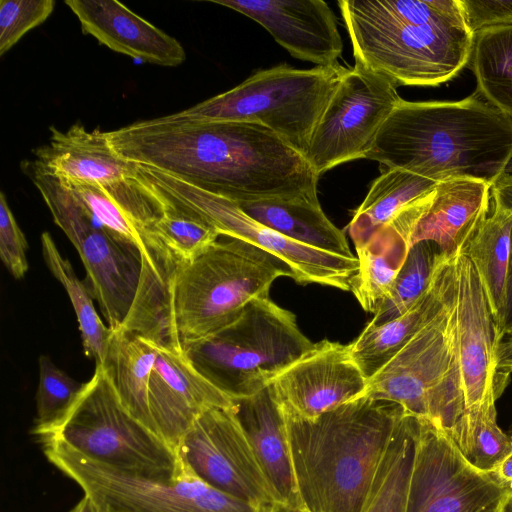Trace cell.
I'll list each match as a JSON object with an SVG mask.
<instances>
[{
	"mask_svg": "<svg viewBox=\"0 0 512 512\" xmlns=\"http://www.w3.org/2000/svg\"><path fill=\"white\" fill-rule=\"evenodd\" d=\"M125 160L155 168L237 204L318 198V175L279 135L251 122L165 116L107 131Z\"/></svg>",
	"mask_w": 512,
	"mask_h": 512,
	"instance_id": "cell-1",
	"label": "cell"
},
{
	"mask_svg": "<svg viewBox=\"0 0 512 512\" xmlns=\"http://www.w3.org/2000/svg\"><path fill=\"white\" fill-rule=\"evenodd\" d=\"M366 159L437 183L469 178L492 186L512 160V116L476 91L459 101L402 100Z\"/></svg>",
	"mask_w": 512,
	"mask_h": 512,
	"instance_id": "cell-2",
	"label": "cell"
},
{
	"mask_svg": "<svg viewBox=\"0 0 512 512\" xmlns=\"http://www.w3.org/2000/svg\"><path fill=\"white\" fill-rule=\"evenodd\" d=\"M355 64L396 87L437 86L471 58L474 34L460 0H341Z\"/></svg>",
	"mask_w": 512,
	"mask_h": 512,
	"instance_id": "cell-3",
	"label": "cell"
},
{
	"mask_svg": "<svg viewBox=\"0 0 512 512\" xmlns=\"http://www.w3.org/2000/svg\"><path fill=\"white\" fill-rule=\"evenodd\" d=\"M404 413L396 403L360 397L313 420L283 414L301 507L362 512Z\"/></svg>",
	"mask_w": 512,
	"mask_h": 512,
	"instance_id": "cell-4",
	"label": "cell"
},
{
	"mask_svg": "<svg viewBox=\"0 0 512 512\" xmlns=\"http://www.w3.org/2000/svg\"><path fill=\"white\" fill-rule=\"evenodd\" d=\"M280 277L293 278L283 260L247 241L221 235L199 256L181 262L171 279L170 345L181 347L229 324L253 300L269 297Z\"/></svg>",
	"mask_w": 512,
	"mask_h": 512,
	"instance_id": "cell-5",
	"label": "cell"
},
{
	"mask_svg": "<svg viewBox=\"0 0 512 512\" xmlns=\"http://www.w3.org/2000/svg\"><path fill=\"white\" fill-rule=\"evenodd\" d=\"M296 316L269 297L229 324L181 344L194 368L232 400L253 396L313 346Z\"/></svg>",
	"mask_w": 512,
	"mask_h": 512,
	"instance_id": "cell-6",
	"label": "cell"
},
{
	"mask_svg": "<svg viewBox=\"0 0 512 512\" xmlns=\"http://www.w3.org/2000/svg\"><path fill=\"white\" fill-rule=\"evenodd\" d=\"M348 69L339 63L310 69L281 64L259 70L234 88L165 117L183 122L257 123L305 156L313 131Z\"/></svg>",
	"mask_w": 512,
	"mask_h": 512,
	"instance_id": "cell-7",
	"label": "cell"
},
{
	"mask_svg": "<svg viewBox=\"0 0 512 512\" xmlns=\"http://www.w3.org/2000/svg\"><path fill=\"white\" fill-rule=\"evenodd\" d=\"M36 438L148 478L172 479L181 471L176 450L128 412L102 365L67 414Z\"/></svg>",
	"mask_w": 512,
	"mask_h": 512,
	"instance_id": "cell-8",
	"label": "cell"
},
{
	"mask_svg": "<svg viewBox=\"0 0 512 512\" xmlns=\"http://www.w3.org/2000/svg\"><path fill=\"white\" fill-rule=\"evenodd\" d=\"M360 397L396 403L446 431L454 426L466 409L454 299L368 379Z\"/></svg>",
	"mask_w": 512,
	"mask_h": 512,
	"instance_id": "cell-9",
	"label": "cell"
},
{
	"mask_svg": "<svg viewBox=\"0 0 512 512\" xmlns=\"http://www.w3.org/2000/svg\"><path fill=\"white\" fill-rule=\"evenodd\" d=\"M21 168L40 192L55 224L76 248L89 289L108 327L120 329L139 284V248L109 232L59 178L36 160L22 161Z\"/></svg>",
	"mask_w": 512,
	"mask_h": 512,
	"instance_id": "cell-10",
	"label": "cell"
},
{
	"mask_svg": "<svg viewBox=\"0 0 512 512\" xmlns=\"http://www.w3.org/2000/svg\"><path fill=\"white\" fill-rule=\"evenodd\" d=\"M40 444L47 460L92 499L98 512H272L273 505L216 490L182 464L174 478L155 479L96 462L59 443Z\"/></svg>",
	"mask_w": 512,
	"mask_h": 512,
	"instance_id": "cell-11",
	"label": "cell"
},
{
	"mask_svg": "<svg viewBox=\"0 0 512 512\" xmlns=\"http://www.w3.org/2000/svg\"><path fill=\"white\" fill-rule=\"evenodd\" d=\"M138 171L173 205L201 217L221 235L247 241L283 260L297 283L351 291L359 270L357 256L305 246L259 223L229 199L155 168L138 164Z\"/></svg>",
	"mask_w": 512,
	"mask_h": 512,
	"instance_id": "cell-12",
	"label": "cell"
},
{
	"mask_svg": "<svg viewBox=\"0 0 512 512\" xmlns=\"http://www.w3.org/2000/svg\"><path fill=\"white\" fill-rule=\"evenodd\" d=\"M403 99L387 78L355 64L340 80L311 136L306 159L318 177L366 158L391 112Z\"/></svg>",
	"mask_w": 512,
	"mask_h": 512,
	"instance_id": "cell-13",
	"label": "cell"
},
{
	"mask_svg": "<svg viewBox=\"0 0 512 512\" xmlns=\"http://www.w3.org/2000/svg\"><path fill=\"white\" fill-rule=\"evenodd\" d=\"M418 420L406 512H504L512 494L473 466L445 429Z\"/></svg>",
	"mask_w": 512,
	"mask_h": 512,
	"instance_id": "cell-14",
	"label": "cell"
},
{
	"mask_svg": "<svg viewBox=\"0 0 512 512\" xmlns=\"http://www.w3.org/2000/svg\"><path fill=\"white\" fill-rule=\"evenodd\" d=\"M176 453L188 471L216 490L256 505L276 504L232 407L200 414Z\"/></svg>",
	"mask_w": 512,
	"mask_h": 512,
	"instance_id": "cell-15",
	"label": "cell"
},
{
	"mask_svg": "<svg viewBox=\"0 0 512 512\" xmlns=\"http://www.w3.org/2000/svg\"><path fill=\"white\" fill-rule=\"evenodd\" d=\"M367 382L351 344L325 339L314 343L268 388L283 414L313 420L359 398Z\"/></svg>",
	"mask_w": 512,
	"mask_h": 512,
	"instance_id": "cell-16",
	"label": "cell"
},
{
	"mask_svg": "<svg viewBox=\"0 0 512 512\" xmlns=\"http://www.w3.org/2000/svg\"><path fill=\"white\" fill-rule=\"evenodd\" d=\"M454 314L466 409L480 404L495 387L504 389L506 373L496 366L498 327L478 273L464 248L454 260Z\"/></svg>",
	"mask_w": 512,
	"mask_h": 512,
	"instance_id": "cell-17",
	"label": "cell"
},
{
	"mask_svg": "<svg viewBox=\"0 0 512 512\" xmlns=\"http://www.w3.org/2000/svg\"><path fill=\"white\" fill-rule=\"evenodd\" d=\"M61 181L102 226L139 248L142 266L161 263L166 245L153 227L164 216L168 202L139 172L108 183Z\"/></svg>",
	"mask_w": 512,
	"mask_h": 512,
	"instance_id": "cell-18",
	"label": "cell"
},
{
	"mask_svg": "<svg viewBox=\"0 0 512 512\" xmlns=\"http://www.w3.org/2000/svg\"><path fill=\"white\" fill-rule=\"evenodd\" d=\"M157 345L148 402L154 433L176 450L204 411L231 408L233 400L204 378L181 347Z\"/></svg>",
	"mask_w": 512,
	"mask_h": 512,
	"instance_id": "cell-19",
	"label": "cell"
},
{
	"mask_svg": "<svg viewBox=\"0 0 512 512\" xmlns=\"http://www.w3.org/2000/svg\"><path fill=\"white\" fill-rule=\"evenodd\" d=\"M254 20L294 58L338 63L343 50L335 15L322 0H213Z\"/></svg>",
	"mask_w": 512,
	"mask_h": 512,
	"instance_id": "cell-20",
	"label": "cell"
},
{
	"mask_svg": "<svg viewBox=\"0 0 512 512\" xmlns=\"http://www.w3.org/2000/svg\"><path fill=\"white\" fill-rule=\"evenodd\" d=\"M491 184L459 178L439 182L411 206L410 247L434 243L441 254L455 258L489 215Z\"/></svg>",
	"mask_w": 512,
	"mask_h": 512,
	"instance_id": "cell-21",
	"label": "cell"
},
{
	"mask_svg": "<svg viewBox=\"0 0 512 512\" xmlns=\"http://www.w3.org/2000/svg\"><path fill=\"white\" fill-rule=\"evenodd\" d=\"M84 34L109 49L146 63L176 67L186 60L182 44L116 0H66Z\"/></svg>",
	"mask_w": 512,
	"mask_h": 512,
	"instance_id": "cell-22",
	"label": "cell"
},
{
	"mask_svg": "<svg viewBox=\"0 0 512 512\" xmlns=\"http://www.w3.org/2000/svg\"><path fill=\"white\" fill-rule=\"evenodd\" d=\"M232 410L276 503L301 507L285 418L269 388L233 400Z\"/></svg>",
	"mask_w": 512,
	"mask_h": 512,
	"instance_id": "cell-23",
	"label": "cell"
},
{
	"mask_svg": "<svg viewBox=\"0 0 512 512\" xmlns=\"http://www.w3.org/2000/svg\"><path fill=\"white\" fill-rule=\"evenodd\" d=\"M455 258L443 256L430 286L404 314L382 325H370L352 342V355L369 379L452 302Z\"/></svg>",
	"mask_w": 512,
	"mask_h": 512,
	"instance_id": "cell-24",
	"label": "cell"
},
{
	"mask_svg": "<svg viewBox=\"0 0 512 512\" xmlns=\"http://www.w3.org/2000/svg\"><path fill=\"white\" fill-rule=\"evenodd\" d=\"M33 152L47 172L63 181L108 183L138 175L137 164L113 150L106 132L88 131L80 122L66 131L50 127L48 143Z\"/></svg>",
	"mask_w": 512,
	"mask_h": 512,
	"instance_id": "cell-25",
	"label": "cell"
},
{
	"mask_svg": "<svg viewBox=\"0 0 512 512\" xmlns=\"http://www.w3.org/2000/svg\"><path fill=\"white\" fill-rule=\"evenodd\" d=\"M251 218L305 246L354 257L347 238L322 210L318 198L274 199L238 204Z\"/></svg>",
	"mask_w": 512,
	"mask_h": 512,
	"instance_id": "cell-26",
	"label": "cell"
},
{
	"mask_svg": "<svg viewBox=\"0 0 512 512\" xmlns=\"http://www.w3.org/2000/svg\"><path fill=\"white\" fill-rule=\"evenodd\" d=\"M156 356V343L123 329L111 330L102 364L122 405L152 432L148 391Z\"/></svg>",
	"mask_w": 512,
	"mask_h": 512,
	"instance_id": "cell-27",
	"label": "cell"
},
{
	"mask_svg": "<svg viewBox=\"0 0 512 512\" xmlns=\"http://www.w3.org/2000/svg\"><path fill=\"white\" fill-rule=\"evenodd\" d=\"M438 183L409 171L386 168L372 182L355 210L348 231L355 249L364 246L405 207L429 193Z\"/></svg>",
	"mask_w": 512,
	"mask_h": 512,
	"instance_id": "cell-28",
	"label": "cell"
},
{
	"mask_svg": "<svg viewBox=\"0 0 512 512\" xmlns=\"http://www.w3.org/2000/svg\"><path fill=\"white\" fill-rule=\"evenodd\" d=\"M409 249L408 236L392 225L384 226L356 249L359 270L351 292L366 312L374 314L381 305Z\"/></svg>",
	"mask_w": 512,
	"mask_h": 512,
	"instance_id": "cell-29",
	"label": "cell"
},
{
	"mask_svg": "<svg viewBox=\"0 0 512 512\" xmlns=\"http://www.w3.org/2000/svg\"><path fill=\"white\" fill-rule=\"evenodd\" d=\"M511 228L512 215L493 207L492 213L465 248L478 273L499 333L509 267Z\"/></svg>",
	"mask_w": 512,
	"mask_h": 512,
	"instance_id": "cell-30",
	"label": "cell"
},
{
	"mask_svg": "<svg viewBox=\"0 0 512 512\" xmlns=\"http://www.w3.org/2000/svg\"><path fill=\"white\" fill-rule=\"evenodd\" d=\"M419 420H399L379 464L362 512H406Z\"/></svg>",
	"mask_w": 512,
	"mask_h": 512,
	"instance_id": "cell-31",
	"label": "cell"
},
{
	"mask_svg": "<svg viewBox=\"0 0 512 512\" xmlns=\"http://www.w3.org/2000/svg\"><path fill=\"white\" fill-rule=\"evenodd\" d=\"M502 391L493 388L480 404L465 409L447 431L463 456L485 472H492L512 452V437L497 423L495 403Z\"/></svg>",
	"mask_w": 512,
	"mask_h": 512,
	"instance_id": "cell-32",
	"label": "cell"
},
{
	"mask_svg": "<svg viewBox=\"0 0 512 512\" xmlns=\"http://www.w3.org/2000/svg\"><path fill=\"white\" fill-rule=\"evenodd\" d=\"M470 62L476 92L512 116V24L475 33Z\"/></svg>",
	"mask_w": 512,
	"mask_h": 512,
	"instance_id": "cell-33",
	"label": "cell"
},
{
	"mask_svg": "<svg viewBox=\"0 0 512 512\" xmlns=\"http://www.w3.org/2000/svg\"><path fill=\"white\" fill-rule=\"evenodd\" d=\"M41 247L44 261L53 276L62 284L73 305L81 334L84 354L95 361L104 363L111 329L106 326L93 304V295L68 261L59 252L49 232L41 235Z\"/></svg>",
	"mask_w": 512,
	"mask_h": 512,
	"instance_id": "cell-34",
	"label": "cell"
},
{
	"mask_svg": "<svg viewBox=\"0 0 512 512\" xmlns=\"http://www.w3.org/2000/svg\"><path fill=\"white\" fill-rule=\"evenodd\" d=\"M443 256L432 242L413 244L387 296L368 324L382 325L408 311L430 286Z\"/></svg>",
	"mask_w": 512,
	"mask_h": 512,
	"instance_id": "cell-35",
	"label": "cell"
},
{
	"mask_svg": "<svg viewBox=\"0 0 512 512\" xmlns=\"http://www.w3.org/2000/svg\"><path fill=\"white\" fill-rule=\"evenodd\" d=\"M39 381L36 392L34 436L57 424L69 411L85 387L58 368L47 355L38 358Z\"/></svg>",
	"mask_w": 512,
	"mask_h": 512,
	"instance_id": "cell-36",
	"label": "cell"
},
{
	"mask_svg": "<svg viewBox=\"0 0 512 512\" xmlns=\"http://www.w3.org/2000/svg\"><path fill=\"white\" fill-rule=\"evenodd\" d=\"M167 201V210L153 230L183 262L191 261L216 242L221 234L201 217Z\"/></svg>",
	"mask_w": 512,
	"mask_h": 512,
	"instance_id": "cell-37",
	"label": "cell"
},
{
	"mask_svg": "<svg viewBox=\"0 0 512 512\" xmlns=\"http://www.w3.org/2000/svg\"><path fill=\"white\" fill-rule=\"evenodd\" d=\"M54 0L0 1V56L8 52L28 31L45 22Z\"/></svg>",
	"mask_w": 512,
	"mask_h": 512,
	"instance_id": "cell-38",
	"label": "cell"
},
{
	"mask_svg": "<svg viewBox=\"0 0 512 512\" xmlns=\"http://www.w3.org/2000/svg\"><path fill=\"white\" fill-rule=\"evenodd\" d=\"M28 243L12 213L5 193H0V258L16 278L24 277L28 270L26 251Z\"/></svg>",
	"mask_w": 512,
	"mask_h": 512,
	"instance_id": "cell-39",
	"label": "cell"
},
{
	"mask_svg": "<svg viewBox=\"0 0 512 512\" xmlns=\"http://www.w3.org/2000/svg\"><path fill=\"white\" fill-rule=\"evenodd\" d=\"M460 4L473 34L512 24V0H460Z\"/></svg>",
	"mask_w": 512,
	"mask_h": 512,
	"instance_id": "cell-40",
	"label": "cell"
},
{
	"mask_svg": "<svg viewBox=\"0 0 512 512\" xmlns=\"http://www.w3.org/2000/svg\"><path fill=\"white\" fill-rule=\"evenodd\" d=\"M493 207L512 215V174H502L491 186Z\"/></svg>",
	"mask_w": 512,
	"mask_h": 512,
	"instance_id": "cell-41",
	"label": "cell"
},
{
	"mask_svg": "<svg viewBox=\"0 0 512 512\" xmlns=\"http://www.w3.org/2000/svg\"><path fill=\"white\" fill-rule=\"evenodd\" d=\"M512 329V228L510 235V256H509V267L506 281L505 300L503 308V317L500 333L502 340L504 335Z\"/></svg>",
	"mask_w": 512,
	"mask_h": 512,
	"instance_id": "cell-42",
	"label": "cell"
},
{
	"mask_svg": "<svg viewBox=\"0 0 512 512\" xmlns=\"http://www.w3.org/2000/svg\"><path fill=\"white\" fill-rule=\"evenodd\" d=\"M490 473L501 486L512 494V452Z\"/></svg>",
	"mask_w": 512,
	"mask_h": 512,
	"instance_id": "cell-43",
	"label": "cell"
},
{
	"mask_svg": "<svg viewBox=\"0 0 512 512\" xmlns=\"http://www.w3.org/2000/svg\"><path fill=\"white\" fill-rule=\"evenodd\" d=\"M497 370L509 374L512 372V341L503 340L496 353Z\"/></svg>",
	"mask_w": 512,
	"mask_h": 512,
	"instance_id": "cell-44",
	"label": "cell"
},
{
	"mask_svg": "<svg viewBox=\"0 0 512 512\" xmlns=\"http://www.w3.org/2000/svg\"><path fill=\"white\" fill-rule=\"evenodd\" d=\"M68 512H98L94 502L84 494L82 499Z\"/></svg>",
	"mask_w": 512,
	"mask_h": 512,
	"instance_id": "cell-45",
	"label": "cell"
},
{
	"mask_svg": "<svg viewBox=\"0 0 512 512\" xmlns=\"http://www.w3.org/2000/svg\"><path fill=\"white\" fill-rule=\"evenodd\" d=\"M272 512H306V511L301 507H293L290 505L276 503L273 505Z\"/></svg>",
	"mask_w": 512,
	"mask_h": 512,
	"instance_id": "cell-46",
	"label": "cell"
},
{
	"mask_svg": "<svg viewBox=\"0 0 512 512\" xmlns=\"http://www.w3.org/2000/svg\"><path fill=\"white\" fill-rule=\"evenodd\" d=\"M504 512H512V496L507 501L505 508H504Z\"/></svg>",
	"mask_w": 512,
	"mask_h": 512,
	"instance_id": "cell-47",
	"label": "cell"
},
{
	"mask_svg": "<svg viewBox=\"0 0 512 512\" xmlns=\"http://www.w3.org/2000/svg\"><path fill=\"white\" fill-rule=\"evenodd\" d=\"M503 340H508V341H512V329H510L505 335H504V338ZM502 340V341H503Z\"/></svg>",
	"mask_w": 512,
	"mask_h": 512,
	"instance_id": "cell-48",
	"label": "cell"
},
{
	"mask_svg": "<svg viewBox=\"0 0 512 512\" xmlns=\"http://www.w3.org/2000/svg\"><path fill=\"white\" fill-rule=\"evenodd\" d=\"M505 173L507 174H512V160L510 161V163L508 164L507 168H506V171Z\"/></svg>",
	"mask_w": 512,
	"mask_h": 512,
	"instance_id": "cell-49",
	"label": "cell"
},
{
	"mask_svg": "<svg viewBox=\"0 0 512 512\" xmlns=\"http://www.w3.org/2000/svg\"><path fill=\"white\" fill-rule=\"evenodd\" d=\"M511 437H512V435H511Z\"/></svg>",
	"mask_w": 512,
	"mask_h": 512,
	"instance_id": "cell-50",
	"label": "cell"
}]
</instances>
